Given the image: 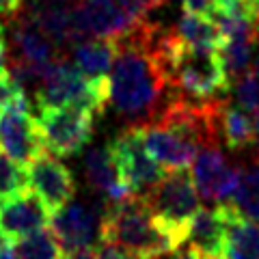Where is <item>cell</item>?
<instances>
[{
	"label": "cell",
	"mask_w": 259,
	"mask_h": 259,
	"mask_svg": "<svg viewBox=\"0 0 259 259\" xmlns=\"http://www.w3.org/2000/svg\"><path fill=\"white\" fill-rule=\"evenodd\" d=\"M117 59V41L110 39H87L71 48V65L91 82H104Z\"/></svg>",
	"instance_id": "obj_17"
},
{
	"label": "cell",
	"mask_w": 259,
	"mask_h": 259,
	"mask_svg": "<svg viewBox=\"0 0 259 259\" xmlns=\"http://www.w3.org/2000/svg\"><path fill=\"white\" fill-rule=\"evenodd\" d=\"M93 112L78 106H61L39 110L37 125L46 151L56 158L80 153L93 136Z\"/></svg>",
	"instance_id": "obj_6"
},
{
	"label": "cell",
	"mask_w": 259,
	"mask_h": 259,
	"mask_svg": "<svg viewBox=\"0 0 259 259\" xmlns=\"http://www.w3.org/2000/svg\"><path fill=\"white\" fill-rule=\"evenodd\" d=\"M153 218L168 233L186 242L188 225L199 212V192L194 188L192 175L188 171H168L147 197H143Z\"/></svg>",
	"instance_id": "obj_5"
},
{
	"label": "cell",
	"mask_w": 259,
	"mask_h": 259,
	"mask_svg": "<svg viewBox=\"0 0 259 259\" xmlns=\"http://www.w3.org/2000/svg\"><path fill=\"white\" fill-rule=\"evenodd\" d=\"M102 246L119 248L134 259H160L177 253L182 244L153 218L145 199L127 197L104 212Z\"/></svg>",
	"instance_id": "obj_2"
},
{
	"label": "cell",
	"mask_w": 259,
	"mask_h": 259,
	"mask_svg": "<svg viewBox=\"0 0 259 259\" xmlns=\"http://www.w3.org/2000/svg\"><path fill=\"white\" fill-rule=\"evenodd\" d=\"M50 209L30 190L0 199V236L9 242L44 231L50 225Z\"/></svg>",
	"instance_id": "obj_13"
},
{
	"label": "cell",
	"mask_w": 259,
	"mask_h": 259,
	"mask_svg": "<svg viewBox=\"0 0 259 259\" xmlns=\"http://www.w3.org/2000/svg\"><path fill=\"white\" fill-rule=\"evenodd\" d=\"M139 24L141 22L127 15L115 0H80L76 5V32L80 44L87 39L121 41Z\"/></svg>",
	"instance_id": "obj_9"
},
{
	"label": "cell",
	"mask_w": 259,
	"mask_h": 259,
	"mask_svg": "<svg viewBox=\"0 0 259 259\" xmlns=\"http://www.w3.org/2000/svg\"><path fill=\"white\" fill-rule=\"evenodd\" d=\"M28 188L41 199V203L56 214L74 201L76 180L71 171L50 151H44L26 166Z\"/></svg>",
	"instance_id": "obj_10"
},
{
	"label": "cell",
	"mask_w": 259,
	"mask_h": 259,
	"mask_svg": "<svg viewBox=\"0 0 259 259\" xmlns=\"http://www.w3.org/2000/svg\"><path fill=\"white\" fill-rule=\"evenodd\" d=\"M255 46H257V41H248V39H242V41H225L221 46L218 54H221L229 87L250 74V63H253Z\"/></svg>",
	"instance_id": "obj_22"
},
{
	"label": "cell",
	"mask_w": 259,
	"mask_h": 259,
	"mask_svg": "<svg viewBox=\"0 0 259 259\" xmlns=\"http://www.w3.org/2000/svg\"><path fill=\"white\" fill-rule=\"evenodd\" d=\"M15 259H61V246L50 229L37 231L15 242Z\"/></svg>",
	"instance_id": "obj_23"
},
{
	"label": "cell",
	"mask_w": 259,
	"mask_h": 259,
	"mask_svg": "<svg viewBox=\"0 0 259 259\" xmlns=\"http://www.w3.org/2000/svg\"><path fill=\"white\" fill-rule=\"evenodd\" d=\"M20 95H24L22 89L13 82L9 71H7V74H0V110H3L5 106H9L15 97H20Z\"/></svg>",
	"instance_id": "obj_26"
},
{
	"label": "cell",
	"mask_w": 259,
	"mask_h": 259,
	"mask_svg": "<svg viewBox=\"0 0 259 259\" xmlns=\"http://www.w3.org/2000/svg\"><path fill=\"white\" fill-rule=\"evenodd\" d=\"M164 59L171 84L182 100L212 102L218 97H227L229 93V80L218 50L186 46L168 30Z\"/></svg>",
	"instance_id": "obj_3"
},
{
	"label": "cell",
	"mask_w": 259,
	"mask_h": 259,
	"mask_svg": "<svg viewBox=\"0 0 259 259\" xmlns=\"http://www.w3.org/2000/svg\"><path fill=\"white\" fill-rule=\"evenodd\" d=\"M61 259H102V250L100 248H78V250L65 253Z\"/></svg>",
	"instance_id": "obj_28"
},
{
	"label": "cell",
	"mask_w": 259,
	"mask_h": 259,
	"mask_svg": "<svg viewBox=\"0 0 259 259\" xmlns=\"http://www.w3.org/2000/svg\"><path fill=\"white\" fill-rule=\"evenodd\" d=\"M0 151L22 166H28L39 153L46 151L26 95L15 97L9 106L0 110Z\"/></svg>",
	"instance_id": "obj_8"
},
{
	"label": "cell",
	"mask_w": 259,
	"mask_h": 259,
	"mask_svg": "<svg viewBox=\"0 0 259 259\" xmlns=\"http://www.w3.org/2000/svg\"><path fill=\"white\" fill-rule=\"evenodd\" d=\"M102 259H134V257L125 255L123 250H119V248H112V246H104V250H102Z\"/></svg>",
	"instance_id": "obj_29"
},
{
	"label": "cell",
	"mask_w": 259,
	"mask_h": 259,
	"mask_svg": "<svg viewBox=\"0 0 259 259\" xmlns=\"http://www.w3.org/2000/svg\"><path fill=\"white\" fill-rule=\"evenodd\" d=\"M50 229L65 253L78 248H100L97 244H102V218L76 201L52 214Z\"/></svg>",
	"instance_id": "obj_12"
},
{
	"label": "cell",
	"mask_w": 259,
	"mask_h": 259,
	"mask_svg": "<svg viewBox=\"0 0 259 259\" xmlns=\"http://www.w3.org/2000/svg\"><path fill=\"white\" fill-rule=\"evenodd\" d=\"M192 182L199 197L214 205H227L240 182V171L229 164L218 147H205L192 162Z\"/></svg>",
	"instance_id": "obj_11"
},
{
	"label": "cell",
	"mask_w": 259,
	"mask_h": 259,
	"mask_svg": "<svg viewBox=\"0 0 259 259\" xmlns=\"http://www.w3.org/2000/svg\"><path fill=\"white\" fill-rule=\"evenodd\" d=\"M221 0H184V11H192V13H203V15H212Z\"/></svg>",
	"instance_id": "obj_27"
},
{
	"label": "cell",
	"mask_w": 259,
	"mask_h": 259,
	"mask_svg": "<svg viewBox=\"0 0 259 259\" xmlns=\"http://www.w3.org/2000/svg\"><path fill=\"white\" fill-rule=\"evenodd\" d=\"M257 50H255V56H253V74L259 78V39H257Z\"/></svg>",
	"instance_id": "obj_33"
},
{
	"label": "cell",
	"mask_w": 259,
	"mask_h": 259,
	"mask_svg": "<svg viewBox=\"0 0 259 259\" xmlns=\"http://www.w3.org/2000/svg\"><path fill=\"white\" fill-rule=\"evenodd\" d=\"M253 123H255V143H259V112L253 117Z\"/></svg>",
	"instance_id": "obj_34"
},
{
	"label": "cell",
	"mask_w": 259,
	"mask_h": 259,
	"mask_svg": "<svg viewBox=\"0 0 259 259\" xmlns=\"http://www.w3.org/2000/svg\"><path fill=\"white\" fill-rule=\"evenodd\" d=\"M108 147L132 197H147L168 173L149 156L143 139V127H125L108 143Z\"/></svg>",
	"instance_id": "obj_7"
},
{
	"label": "cell",
	"mask_w": 259,
	"mask_h": 259,
	"mask_svg": "<svg viewBox=\"0 0 259 259\" xmlns=\"http://www.w3.org/2000/svg\"><path fill=\"white\" fill-rule=\"evenodd\" d=\"M9 46L11 52H7V61L26 63L39 69L63 59V52L22 11L9 20Z\"/></svg>",
	"instance_id": "obj_14"
},
{
	"label": "cell",
	"mask_w": 259,
	"mask_h": 259,
	"mask_svg": "<svg viewBox=\"0 0 259 259\" xmlns=\"http://www.w3.org/2000/svg\"><path fill=\"white\" fill-rule=\"evenodd\" d=\"M227 221H229L227 205H212L199 209L197 216L188 225V233H186L188 248H192L194 253H199L205 259H221L227 236Z\"/></svg>",
	"instance_id": "obj_16"
},
{
	"label": "cell",
	"mask_w": 259,
	"mask_h": 259,
	"mask_svg": "<svg viewBox=\"0 0 259 259\" xmlns=\"http://www.w3.org/2000/svg\"><path fill=\"white\" fill-rule=\"evenodd\" d=\"M0 259H15V246H13V242H9V240L0 242Z\"/></svg>",
	"instance_id": "obj_30"
},
{
	"label": "cell",
	"mask_w": 259,
	"mask_h": 259,
	"mask_svg": "<svg viewBox=\"0 0 259 259\" xmlns=\"http://www.w3.org/2000/svg\"><path fill=\"white\" fill-rule=\"evenodd\" d=\"M229 102L240 110L248 112V115H257L259 112V78L255 74H248L246 78L238 80L236 84L229 87Z\"/></svg>",
	"instance_id": "obj_25"
},
{
	"label": "cell",
	"mask_w": 259,
	"mask_h": 259,
	"mask_svg": "<svg viewBox=\"0 0 259 259\" xmlns=\"http://www.w3.org/2000/svg\"><path fill=\"white\" fill-rule=\"evenodd\" d=\"M168 30L145 20L117 41L108 76V104L127 127H149L177 100L164 59Z\"/></svg>",
	"instance_id": "obj_1"
},
{
	"label": "cell",
	"mask_w": 259,
	"mask_h": 259,
	"mask_svg": "<svg viewBox=\"0 0 259 259\" xmlns=\"http://www.w3.org/2000/svg\"><path fill=\"white\" fill-rule=\"evenodd\" d=\"M26 190H28L26 166L18 164L5 151H0V199H9Z\"/></svg>",
	"instance_id": "obj_24"
},
{
	"label": "cell",
	"mask_w": 259,
	"mask_h": 259,
	"mask_svg": "<svg viewBox=\"0 0 259 259\" xmlns=\"http://www.w3.org/2000/svg\"><path fill=\"white\" fill-rule=\"evenodd\" d=\"M173 35L182 44L192 48H205V50H221L223 37L218 32L214 20L203 13L184 11L175 24Z\"/></svg>",
	"instance_id": "obj_20"
},
{
	"label": "cell",
	"mask_w": 259,
	"mask_h": 259,
	"mask_svg": "<svg viewBox=\"0 0 259 259\" xmlns=\"http://www.w3.org/2000/svg\"><path fill=\"white\" fill-rule=\"evenodd\" d=\"M227 209L229 221L221 259H259V225L238 216L229 205Z\"/></svg>",
	"instance_id": "obj_18"
},
{
	"label": "cell",
	"mask_w": 259,
	"mask_h": 259,
	"mask_svg": "<svg viewBox=\"0 0 259 259\" xmlns=\"http://www.w3.org/2000/svg\"><path fill=\"white\" fill-rule=\"evenodd\" d=\"M5 39V35H3V24H0V41H3Z\"/></svg>",
	"instance_id": "obj_36"
},
{
	"label": "cell",
	"mask_w": 259,
	"mask_h": 259,
	"mask_svg": "<svg viewBox=\"0 0 259 259\" xmlns=\"http://www.w3.org/2000/svg\"><path fill=\"white\" fill-rule=\"evenodd\" d=\"M106 104H108V80L91 82L65 56L44 69L41 82H39V89L35 93L37 110L78 106L91 110L95 115V112H102Z\"/></svg>",
	"instance_id": "obj_4"
},
{
	"label": "cell",
	"mask_w": 259,
	"mask_h": 259,
	"mask_svg": "<svg viewBox=\"0 0 259 259\" xmlns=\"http://www.w3.org/2000/svg\"><path fill=\"white\" fill-rule=\"evenodd\" d=\"M246 3H250V5H255V7H259V0H246Z\"/></svg>",
	"instance_id": "obj_35"
},
{
	"label": "cell",
	"mask_w": 259,
	"mask_h": 259,
	"mask_svg": "<svg viewBox=\"0 0 259 259\" xmlns=\"http://www.w3.org/2000/svg\"><path fill=\"white\" fill-rule=\"evenodd\" d=\"M227 205L238 216L259 225V158L240 171L238 188Z\"/></svg>",
	"instance_id": "obj_21"
},
{
	"label": "cell",
	"mask_w": 259,
	"mask_h": 259,
	"mask_svg": "<svg viewBox=\"0 0 259 259\" xmlns=\"http://www.w3.org/2000/svg\"><path fill=\"white\" fill-rule=\"evenodd\" d=\"M0 74H7V44L0 41Z\"/></svg>",
	"instance_id": "obj_32"
},
{
	"label": "cell",
	"mask_w": 259,
	"mask_h": 259,
	"mask_svg": "<svg viewBox=\"0 0 259 259\" xmlns=\"http://www.w3.org/2000/svg\"><path fill=\"white\" fill-rule=\"evenodd\" d=\"M84 177L89 188L95 190L100 197L108 201V205H115L132 197L119 173L117 160L112 156L108 145L104 147H91L84 156Z\"/></svg>",
	"instance_id": "obj_15"
},
{
	"label": "cell",
	"mask_w": 259,
	"mask_h": 259,
	"mask_svg": "<svg viewBox=\"0 0 259 259\" xmlns=\"http://www.w3.org/2000/svg\"><path fill=\"white\" fill-rule=\"evenodd\" d=\"M218 130H221V141L231 151H242L255 143L253 115L233 106L229 97L223 102L221 117H218Z\"/></svg>",
	"instance_id": "obj_19"
},
{
	"label": "cell",
	"mask_w": 259,
	"mask_h": 259,
	"mask_svg": "<svg viewBox=\"0 0 259 259\" xmlns=\"http://www.w3.org/2000/svg\"><path fill=\"white\" fill-rule=\"evenodd\" d=\"M171 259H205V257H201L199 253H194L192 248H188V250H177V253L171 255Z\"/></svg>",
	"instance_id": "obj_31"
}]
</instances>
